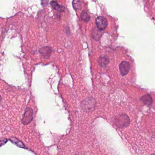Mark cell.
<instances>
[{
  "instance_id": "obj_9",
  "label": "cell",
  "mask_w": 155,
  "mask_h": 155,
  "mask_svg": "<svg viewBox=\"0 0 155 155\" xmlns=\"http://www.w3.org/2000/svg\"><path fill=\"white\" fill-rule=\"evenodd\" d=\"M51 48L48 47H43V48H41L40 50V53L43 55L44 56H50L51 54Z\"/></svg>"
},
{
  "instance_id": "obj_2",
  "label": "cell",
  "mask_w": 155,
  "mask_h": 155,
  "mask_svg": "<svg viewBox=\"0 0 155 155\" xmlns=\"http://www.w3.org/2000/svg\"><path fill=\"white\" fill-rule=\"evenodd\" d=\"M96 105V101L93 97H89L85 99L81 103L82 109L85 111H89L93 110Z\"/></svg>"
},
{
  "instance_id": "obj_6",
  "label": "cell",
  "mask_w": 155,
  "mask_h": 155,
  "mask_svg": "<svg viewBox=\"0 0 155 155\" xmlns=\"http://www.w3.org/2000/svg\"><path fill=\"white\" fill-rule=\"evenodd\" d=\"M98 62L99 65L101 67H106L109 63V58L106 55H102L99 58Z\"/></svg>"
},
{
  "instance_id": "obj_1",
  "label": "cell",
  "mask_w": 155,
  "mask_h": 155,
  "mask_svg": "<svg viewBox=\"0 0 155 155\" xmlns=\"http://www.w3.org/2000/svg\"><path fill=\"white\" fill-rule=\"evenodd\" d=\"M115 124L119 128H124L129 126L130 119L125 114H120L116 117Z\"/></svg>"
},
{
  "instance_id": "obj_12",
  "label": "cell",
  "mask_w": 155,
  "mask_h": 155,
  "mask_svg": "<svg viewBox=\"0 0 155 155\" xmlns=\"http://www.w3.org/2000/svg\"><path fill=\"white\" fill-rule=\"evenodd\" d=\"M80 17L82 21L85 22H88L90 19V16L87 12H86L85 11H83L82 12L80 15Z\"/></svg>"
},
{
  "instance_id": "obj_10",
  "label": "cell",
  "mask_w": 155,
  "mask_h": 155,
  "mask_svg": "<svg viewBox=\"0 0 155 155\" xmlns=\"http://www.w3.org/2000/svg\"><path fill=\"white\" fill-rule=\"evenodd\" d=\"M72 5L74 9L76 11H79L82 8L80 0H73Z\"/></svg>"
},
{
  "instance_id": "obj_3",
  "label": "cell",
  "mask_w": 155,
  "mask_h": 155,
  "mask_svg": "<svg viewBox=\"0 0 155 155\" xmlns=\"http://www.w3.org/2000/svg\"><path fill=\"white\" fill-rule=\"evenodd\" d=\"M97 28L100 31H104L107 27L108 21L106 17L103 16L97 17L96 20Z\"/></svg>"
},
{
  "instance_id": "obj_5",
  "label": "cell",
  "mask_w": 155,
  "mask_h": 155,
  "mask_svg": "<svg viewBox=\"0 0 155 155\" xmlns=\"http://www.w3.org/2000/svg\"><path fill=\"white\" fill-rule=\"evenodd\" d=\"M130 64L126 61H123L119 64V70L123 76L126 75L130 71Z\"/></svg>"
},
{
  "instance_id": "obj_13",
  "label": "cell",
  "mask_w": 155,
  "mask_h": 155,
  "mask_svg": "<svg viewBox=\"0 0 155 155\" xmlns=\"http://www.w3.org/2000/svg\"><path fill=\"white\" fill-rule=\"evenodd\" d=\"M153 2V3H154L153 5H154V7L155 8V0H153V2Z\"/></svg>"
},
{
  "instance_id": "obj_11",
  "label": "cell",
  "mask_w": 155,
  "mask_h": 155,
  "mask_svg": "<svg viewBox=\"0 0 155 155\" xmlns=\"http://www.w3.org/2000/svg\"><path fill=\"white\" fill-rule=\"evenodd\" d=\"M11 142L14 144L15 145L17 146L18 147H21V148H23L24 147V145L23 143L22 142H21L20 140H18L16 138H14V137H12L11 138Z\"/></svg>"
},
{
  "instance_id": "obj_14",
  "label": "cell",
  "mask_w": 155,
  "mask_h": 155,
  "mask_svg": "<svg viewBox=\"0 0 155 155\" xmlns=\"http://www.w3.org/2000/svg\"><path fill=\"white\" fill-rule=\"evenodd\" d=\"M151 155H155V154H152Z\"/></svg>"
},
{
  "instance_id": "obj_7",
  "label": "cell",
  "mask_w": 155,
  "mask_h": 155,
  "mask_svg": "<svg viewBox=\"0 0 155 155\" xmlns=\"http://www.w3.org/2000/svg\"><path fill=\"white\" fill-rule=\"evenodd\" d=\"M50 5L54 10L58 11L59 12H64L65 11V7L63 5H60L57 3V2L55 1H52L50 2Z\"/></svg>"
},
{
  "instance_id": "obj_8",
  "label": "cell",
  "mask_w": 155,
  "mask_h": 155,
  "mask_svg": "<svg viewBox=\"0 0 155 155\" xmlns=\"http://www.w3.org/2000/svg\"><path fill=\"white\" fill-rule=\"evenodd\" d=\"M142 101L145 104L147 105L151 106L153 104V99L151 96L149 94H146L142 97Z\"/></svg>"
},
{
  "instance_id": "obj_4",
  "label": "cell",
  "mask_w": 155,
  "mask_h": 155,
  "mask_svg": "<svg viewBox=\"0 0 155 155\" xmlns=\"http://www.w3.org/2000/svg\"><path fill=\"white\" fill-rule=\"evenodd\" d=\"M33 118L32 110L30 107H27L25 112L22 119V123L23 124L27 125L30 124Z\"/></svg>"
}]
</instances>
